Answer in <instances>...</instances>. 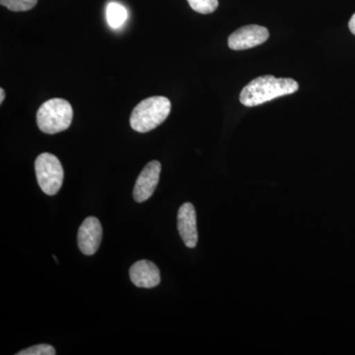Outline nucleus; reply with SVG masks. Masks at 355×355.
Returning a JSON list of instances; mask_svg holds the SVG:
<instances>
[{
  "label": "nucleus",
  "mask_w": 355,
  "mask_h": 355,
  "mask_svg": "<svg viewBox=\"0 0 355 355\" xmlns=\"http://www.w3.org/2000/svg\"><path fill=\"white\" fill-rule=\"evenodd\" d=\"M73 119V110L67 100L55 98L41 105L37 112V125L46 135L64 132Z\"/></svg>",
  "instance_id": "obj_3"
},
{
  "label": "nucleus",
  "mask_w": 355,
  "mask_h": 355,
  "mask_svg": "<svg viewBox=\"0 0 355 355\" xmlns=\"http://www.w3.org/2000/svg\"><path fill=\"white\" fill-rule=\"evenodd\" d=\"M178 230L187 247L195 248L198 244L197 214L193 205L184 203L178 212Z\"/></svg>",
  "instance_id": "obj_8"
},
{
  "label": "nucleus",
  "mask_w": 355,
  "mask_h": 355,
  "mask_svg": "<svg viewBox=\"0 0 355 355\" xmlns=\"http://www.w3.org/2000/svg\"><path fill=\"white\" fill-rule=\"evenodd\" d=\"M4 99H6V92H4L3 88H0V104L3 103Z\"/></svg>",
  "instance_id": "obj_15"
},
{
  "label": "nucleus",
  "mask_w": 355,
  "mask_h": 355,
  "mask_svg": "<svg viewBox=\"0 0 355 355\" xmlns=\"http://www.w3.org/2000/svg\"><path fill=\"white\" fill-rule=\"evenodd\" d=\"M102 226L94 216H89L81 224L77 236L80 251L86 256H92L99 249L102 241Z\"/></svg>",
  "instance_id": "obj_7"
},
{
  "label": "nucleus",
  "mask_w": 355,
  "mask_h": 355,
  "mask_svg": "<svg viewBox=\"0 0 355 355\" xmlns=\"http://www.w3.org/2000/svg\"><path fill=\"white\" fill-rule=\"evenodd\" d=\"M130 277L135 286L153 288L160 284V270L153 261L142 260L133 263L130 270Z\"/></svg>",
  "instance_id": "obj_9"
},
{
  "label": "nucleus",
  "mask_w": 355,
  "mask_h": 355,
  "mask_svg": "<svg viewBox=\"0 0 355 355\" xmlns=\"http://www.w3.org/2000/svg\"><path fill=\"white\" fill-rule=\"evenodd\" d=\"M191 8L200 14H210L216 10L218 0H188Z\"/></svg>",
  "instance_id": "obj_12"
},
{
  "label": "nucleus",
  "mask_w": 355,
  "mask_h": 355,
  "mask_svg": "<svg viewBox=\"0 0 355 355\" xmlns=\"http://www.w3.org/2000/svg\"><path fill=\"white\" fill-rule=\"evenodd\" d=\"M17 355H55V349L50 345H34V347H29L27 349L21 350V352L16 354Z\"/></svg>",
  "instance_id": "obj_13"
},
{
  "label": "nucleus",
  "mask_w": 355,
  "mask_h": 355,
  "mask_svg": "<svg viewBox=\"0 0 355 355\" xmlns=\"http://www.w3.org/2000/svg\"><path fill=\"white\" fill-rule=\"evenodd\" d=\"M38 0H0V4L13 12H24L34 8Z\"/></svg>",
  "instance_id": "obj_11"
},
{
  "label": "nucleus",
  "mask_w": 355,
  "mask_h": 355,
  "mask_svg": "<svg viewBox=\"0 0 355 355\" xmlns=\"http://www.w3.org/2000/svg\"><path fill=\"white\" fill-rule=\"evenodd\" d=\"M35 171L41 190L48 196H55L64 182V168L57 156L51 153L40 154L35 161Z\"/></svg>",
  "instance_id": "obj_4"
},
{
  "label": "nucleus",
  "mask_w": 355,
  "mask_h": 355,
  "mask_svg": "<svg viewBox=\"0 0 355 355\" xmlns=\"http://www.w3.org/2000/svg\"><path fill=\"white\" fill-rule=\"evenodd\" d=\"M349 27L350 32H352V34H354L355 36V14H354V15H352V17L350 18Z\"/></svg>",
  "instance_id": "obj_14"
},
{
  "label": "nucleus",
  "mask_w": 355,
  "mask_h": 355,
  "mask_svg": "<svg viewBox=\"0 0 355 355\" xmlns=\"http://www.w3.org/2000/svg\"><path fill=\"white\" fill-rule=\"evenodd\" d=\"M270 33L263 26L247 25L229 36L228 46L233 51L248 50L265 43Z\"/></svg>",
  "instance_id": "obj_5"
},
{
  "label": "nucleus",
  "mask_w": 355,
  "mask_h": 355,
  "mask_svg": "<svg viewBox=\"0 0 355 355\" xmlns=\"http://www.w3.org/2000/svg\"><path fill=\"white\" fill-rule=\"evenodd\" d=\"M171 112V102L163 96L144 100L133 109L130 123L133 130L148 132L164 123Z\"/></svg>",
  "instance_id": "obj_2"
},
{
  "label": "nucleus",
  "mask_w": 355,
  "mask_h": 355,
  "mask_svg": "<svg viewBox=\"0 0 355 355\" xmlns=\"http://www.w3.org/2000/svg\"><path fill=\"white\" fill-rule=\"evenodd\" d=\"M106 17L110 27L113 28V29H118L127 20V9L118 2H110L108 6H107Z\"/></svg>",
  "instance_id": "obj_10"
},
{
  "label": "nucleus",
  "mask_w": 355,
  "mask_h": 355,
  "mask_svg": "<svg viewBox=\"0 0 355 355\" xmlns=\"http://www.w3.org/2000/svg\"><path fill=\"white\" fill-rule=\"evenodd\" d=\"M160 173L161 164L156 160L151 161L144 168L133 189V198L135 202H146L153 195L158 184Z\"/></svg>",
  "instance_id": "obj_6"
},
{
  "label": "nucleus",
  "mask_w": 355,
  "mask_h": 355,
  "mask_svg": "<svg viewBox=\"0 0 355 355\" xmlns=\"http://www.w3.org/2000/svg\"><path fill=\"white\" fill-rule=\"evenodd\" d=\"M298 89L299 84L293 79L261 76L242 89L240 102L246 107L259 106L282 96L293 94Z\"/></svg>",
  "instance_id": "obj_1"
}]
</instances>
